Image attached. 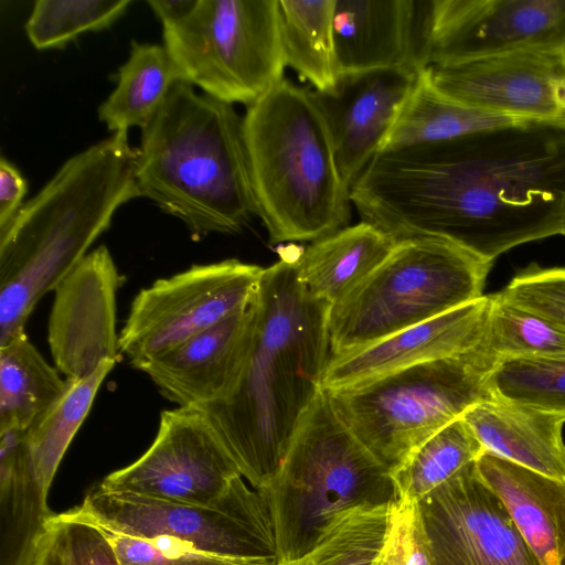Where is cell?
<instances>
[{
	"mask_svg": "<svg viewBox=\"0 0 565 565\" xmlns=\"http://www.w3.org/2000/svg\"><path fill=\"white\" fill-rule=\"evenodd\" d=\"M116 363L104 361L84 379H65L62 395L25 430L32 471L45 499L68 446L88 415L102 383Z\"/></svg>",
	"mask_w": 565,
	"mask_h": 565,
	"instance_id": "obj_27",
	"label": "cell"
},
{
	"mask_svg": "<svg viewBox=\"0 0 565 565\" xmlns=\"http://www.w3.org/2000/svg\"><path fill=\"white\" fill-rule=\"evenodd\" d=\"M491 295L343 354L329 355L322 390L355 385L417 363L465 354L482 341Z\"/></svg>",
	"mask_w": 565,
	"mask_h": 565,
	"instance_id": "obj_19",
	"label": "cell"
},
{
	"mask_svg": "<svg viewBox=\"0 0 565 565\" xmlns=\"http://www.w3.org/2000/svg\"><path fill=\"white\" fill-rule=\"evenodd\" d=\"M177 82L164 46L132 41L129 57L118 70L115 89L98 107V118L113 134L143 128Z\"/></svg>",
	"mask_w": 565,
	"mask_h": 565,
	"instance_id": "obj_25",
	"label": "cell"
},
{
	"mask_svg": "<svg viewBox=\"0 0 565 565\" xmlns=\"http://www.w3.org/2000/svg\"><path fill=\"white\" fill-rule=\"evenodd\" d=\"M253 190L271 244L315 242L347 226L350 189L312 90L282 78L243 117Z\"/></svg>",
	"mask_w": 565,
	"mask_h": 565,
	"instance_id": "obj_5",
	"label": "cell"
},
{
	"mask_svg": "<svg viewBox=\"0 0 565 565\" xmlns=\"http://www.w3.org/2000/svg\"><path fill=\"white\" fill-rule=\"evenodd\" d=\"M249 350L233 393L202 408L258 492L279 472L308 409L322 391L330 355V307L303 287L297 254L264 268L252 298Z\"/></svg>",
	"mask_w": 565,
	"mask_h": 565,
	"instance_id": "obj_2",
	"label": "cell"
},
{
	"mask_svg": "<svg viewBox=\"0 0 565 565\" xmlns=\"http://www.w3.org/2000/svg\"><path fill=\"white\" fill-rule=\"evenodd\" d=\"M1 565H33L34 545L53 513L35 481L25 430L0 431Z\"/></svg>",
	"mask_w": 565,
	"mask_h": 565,
	"instance_id": "obj_24",
	"label": "cell"
},
{
	"mask_svg": "<svg viewBox=\"0 0 565 565\" xmlns=\"http://www.w3.org/2000/svg\"><path fill=\"white\" fill-rule=\"evenodd\" d=\"M376 565H431L415 503H398L390 540Z\"/></svg>",
	"mask_w": 565,
	"mask_h": 565,
	"instance_id": "obj_38",
	"label": "cell"
},
{
	"mask_svg": "<svg viewBox=\"0 0 565 565\" xmlns=\"http://www.w3.org/2000/svg\"><path fill=\"white\" fill-rule=\"evenodd\" d=\"M415 508L431 565H541L475 462Z\"/></svg>",
	"mask_w": 565,
	"mask_h": 565,
	"instance_id": "obj_14",
	"label": "cell"
},
{
	"mask_svg": "<svg viewBox=\"0 0 565 565\" xmlns=\"http://www.w3.org/2000/svg\"><path fill=\"white\" fill-rule=\"evenodd\" d=\"M239 469L202 411H163L151 446L131 465L111 472L103 490L154 500L210 505L218 500Z\"/></svg>",
	"mask_w": 565,
	"mask_h": 565,
	"instance_id": "obj_12",
	"label": "cell"
},
{
	"mask_svg": "<svg viewBox=\"0 0 565 565\" xmlns=\"http://www.w3.org/2000/svg\"><path fill=\"white\" fill-rule=\"evenodd\" d=\"M33 565H120L116 551L95 524L50 515L35 540Z\"/></svg>",
	"mask_w": 565,
	"mask_h": 565,
	"instance_id": "obj_34",
	"label": "cell"
},
{
	"mask_svg": "<svg viewBox=\"0 0 565 565\" xmlns=\"http://www.w3.org/2000/svg\"><path fill=\"white\" fill-rule=\"evenodd\" d=\"M163 42L179 81L230 105L248 107L284 78L278 0H198Z\"/></svg>",
	"mask_w": 565,
	"mask_h": 565,
	"instance_id": "obj_9",
	"label": "cell"
},
{
	"mask_svg": "<svg viewBox=\"0 0 565 565\" xmlns=\"http://www.w3.org/2000/svg\"><path fill=\"white\" fill-rule=\"evenodd\" d=\"M138 149L116 132L67 159L0 228V345L25 333L39 300L68 275L139 196Z\"/></svg>",
	"mask_w": 565,
	"mask_h": 565,
	"instance_id": "obj_3",
	"label": "cell"
},
{
	"mask_svg": "<svg viewBox=\"0 0 565 565\" xmlns=\"http://www.w3.org/2000/svg\"><path fill=\"white\" fill-rule=\"evenodd\" d=\"M497 294L565 329V267L530 265Z\"/></svg>",
	"mask_w": 565,
	"mask_h": 565,
	"instance_id": "obj_36",
	"label": "cell"
},
{
	"mask_svg": "<svg viewBox=\"0 0 565 565\" xmlns=\"http://www.w3.org/2000/svg\"><path fill=\"white\" fill-rule=\"evenodd\" d=\"M264 268L238 259L193 265L141 289L118 335L131 366L153 359L245 308Z\"/></svg>",
	"mask_w": 565,
	"mask_h": 565,
	"instance_id": "obj_11",
	"label": "cell"
},
{
	"mask_svg": "<svg viewBox=\"0 0 565 565\" xmlns=\"http://www.w3.org/2000/svg\"><path fill=\"white\" fill-rule=\"evenodd\" d=\"M63 513L134 537H168L212 555L255 565L280 564L268 505L242 476L210 505L166 502L98 486L82 505Z\"/></svg>",
	"mask_w": 565,
	"mask_h": 565,
	"instance_id": "obj_10",
	"label": "cell"
},
{
	"mask_svg": "<svg viewBox=\"0 0 565 565\" xmlns=\"http://www.w3.org/2000/svg\"><path fill=\"white\" fill-rule=\"evenodd\" d=\"M492 372L477 347L323 391L341 420L393 476L424 441L492 396Z\"/></svg>",
	"mask_w": 565,
	"mask_h": 565,
	"instance_id": "obj_7",
	"label": "cell"
},
{
	"mask_svg": "<svg viewBox=\"0 0 565 565\" xmlns=\"http://www.w3.org/2000/svg\"><path fill=\"white\" fill-rule=\"evenodd\" d=\"M446 97L522 120H557L565 107V54L515 52L423 71Z\"/></svg>",
	"mask_w": 565,
	"mask_h": 565,
	"instance_id": "obj_15",
	"label": "cell"
},
{
	"mask_svg": "<svg viewBox=\"0 0 565 565\" xmlns=\"http://www.w3.org/2000/svg\"><path fill=\"white\" fill-rule=\"evenodd\" d=\"M26 182L6 158L0 159V228L4 227L22 206Z\"/></svg>",
	"mask_w": 565,
	"mask_h": 565,
	"instance_id": "obj_39",
	"label": "cell"
},
{
	"mask_svg": "<svg viewBox=\"0 0 565 565\" xmlns=\"http://www.w3.org/2000/svg\"><path fill=\"white\" fill-rule=\"evenodd\" d=\"M556 121H558L565 126V107H564V110H563L561 117Z\"/></svg>",
	"mask_w": 565,
	"mask_h": 565,
	"instance_id": "obj_41",
	"label": "cell"
},
{
	"mask_svg": "<svg viewBox=\"0 0 565 565\" xmlns=\"http://www.w3.org/2000/svg\"><path fill=\"white\" fill-rule=\"evenodd\" d=\"M124 277L104 245L88 253L56 286L47 341L55 365L68 380L118 361L116 294Z\"/></svg>",
	"mask_w": 565,
	"mask_h": 565,
	"instance_id": "obj_16",
	"label": "cell"
},
{
	"mask_svg": "<svg viewBox=\"0 0 565 565\" xmlns=\"http://www.w3.org/2000/svg\"><path fill=\"white\" fill-rule=\"evenodd\" d=\"M515 52L565 54V0H431L425 70Z\"/></svg>",
	"mask_w": 565,
	"mask_h": 565,
	"instance_id": "obj_13",
	"label": "cell"
},
{
	"mask_svg": "<svg viewBox=\"0 0 565 565\" xmlns=\"http://www.w3.org/2000/svg\"><path fill=\"white\" fill-rule=\"evenodd\" d=\"M65 384L26 333L0 345V431L28 429L62 395Z\"/></svg>",
	"mask_w": 565,
	"mask_h": 565,
	"instance_id": "obj_28",
	"label": "cell"
},
{
	"mask_svg": "<svg viewBox=\"0 0 565 565\" xmlns=\"http://www.w3.org/2000/svg\"><path fill=\"white\" fill-rule=\"evenodd\" d=\"M419 74L406 67L341 74L332 88L312 90L349 189L382 150Z\"/></svg>",
	"mask_w": 565,
	"mask_h": 565,
	"instance_id": "obj_17",
	"label": "cell"
},
{
	"mask_svg": "<svg viewBox=\"0 0 565 565\" xmlns=\"http://www.w3.org/2000/svg\"><path fill=\"white\" fill-rule=\"evenodd\" d=\"M491 298L486 333L478 350L492 371L508 361L565 356V329L498 294Z\"/></svg>",
	"mask_w": 565,
	"mask_h": 565,
	"instance_id": "obj_30",
	"label": "cell"
},
{
	"mask_svg": "<svg viewBox=\"0 0 565 565\" xmlns=\"http://www.w3.org/2000/svg\"><path fill=\"white\" fill-rule=\"evenodd\" d=\"M335 0H278L286 66L313 90L332 88L338 78L333 13Z\"/></svg>",
	"mask_w": 565,
	"mask_h": 565,
	"instance_id": "obj_29",
	"label": "cell"
},
{
	"mask_svg": "<svg viewBox=\"0 0 565 565\" xmlns=\"http://www.w3.org/2000/svg\"><path fill=\"white\" fill-rule=\"evenodd\" d=\"M259 494L271 514L280 563L312 550L349 513L399 503L393 476L341 420L323 390Z\"/></svg>",
	"mask_w": 565,
	"mask_h": 565,
	"instance_id": "obj_6",
	"label": "cell"
},
{
	"mask_svg": "<svg viewBox=\"0 0 565 565\" xmlns=\"http://www.w3.org/2000/svg\"><path fill=\"white\" fill-rule=\"evenodd\" d=\"M484 452L460 418L424 441L394 475L398 500L414 504Z\"/></svg>",
	"mask_w": 565,
	"mask_h": 565,
	"instance_id": "obj_31",
	"label": "cell"
},
{
	"mask_svg": "<svg viewBox=\"0 0 565 565\" xmlns=\"http://www.w3.org/2000/svg\"><path fill=\"white\" fill-rule=\"evenodd\" d=\"M137 149L139 196L182 221L193 239L237 233L257 215L243 118L233 105L179 81L141 128Z\"/></svg>",
	"mask_w": 565,
	"mask_h": 565,
	"instance_id": "obj_4",
	"label": "cell"
},
{
	"mask_svg": "<svg viewBox=\"0 0 565 565\" xmlns=\"http://www.w3.org/2000/svg\"><path fill=\"white\" fill-rule=\"evenodd\" d=\"M493 263L450 242L398 241L328 313L330 355L351 352L483 296Z\"/></svg>",
	"mask_w": 565,
	"mask_h": 565,
	"instance_id": "obj_8",
	"label": "cell"
},
{
	"mask_svg": "<svg viewBox=\"0 0 565 565\" xmlns=\"http://www.w3.org/2000/svg\"><path fill=\"white\" fill-rule=\"evenodd\" d=\"M249 303L173 349L132 367L146 373L179 407L202 408L225 401L242 373L252 339Z\"/></svg>",
	"mask_w": 565,
	"mask_h": 565,
	"instance_id": "obj_18",
	"label": "cell"
},
{
	"mask_svg": "<svg viewBox=\"0 0 565 565\" xmlns=\"http://www.w3.org/2000/svg\"><path fill=\"white\" fill-rule=\"evenodd\" d=\"M130 3L129 0H38L25 32L38 50L62 49L84 32L109 28Z\"/></svg>",
	"mask_w": 565,
	"mask_h": 565,
	"instance_id": "obj_33",
	"label": "cell"
},
{
	"mask_svg": "<svg viewBox=\"0 0 565 565\" xmlns=\"http://www.w3.org/2000/svg\"><path fill=\"white\" fill-rule=\"evenodd\" d=\"M561 235H564V236H565V222H564V225H563V228H562Z\"/></svg>",
	"mask_w": 565,
	"mask_h": 565,
	"instance_id": "obj_42",
	"label": "cell"
},
{
	"mask_svg": "<svg viewBox=\"0 0 565 565\" xmlns=\"http://www.w3.org/2000/svg\"><path fill=\"white\" fill-rule=\"evenodd\" d=\"M431 0H335L333 38L341 74L425 70Z\"/></svg>",
	"mask_w": 565,
	"mask_h": 565,
	"instance_id": "obj_20",
	"label": "cell"
},
{
	"mask_svg": "<svg viewBox=\"0 0 565 565\" xmlns=\"http://www.w3.org/2000/svg\"><path fill=\"white\" fill-rule=\"evenodd\" d=\"M198 0H149L148 4L161 21L170 26L186 18L195 8Z\"/></svg>",
	"mask_w": 565,
	"mask_h": 565,
	"instance_id": "obj_40",
	"label": "cell"
},
{
	"mask_svg": "<svg viewBox=\"0 0 565 565\" xmlns=\"http://www.w3.org/2000/svg\"><path fill=\"white\" fill-rule=\"evenodd\" d=\"M561 565H565V559L561 563Z\"/></svg>",
	"mask_w": 565,
	"mask_h": 565,
	"instance_id": "obj_43",
	"label": "cell"
},
{
	"mask_svg": "<svg viewBox=\"0 0 565 565\" xmlns=\"http://www.w3.org/2000/svg\"><path fill=\"white\" fill-rule=\"evenodd\" d=\"M352 206L396 242L436 238L493 263L565 222V126L524 120L379 152Z\"/></svg>",
	"mask_w": 565,
	"mask_h": 565,
	"instance_id": "obj_1",
	"label": "cell"
},
{
	"mask_svg": "<svg viewBox=\"0 0 565 565\" xmlns=\"http://www.w3.org/2000/svg\"><path fill=\"white\" fill-rule=\"evenodd\" d=\"M475 467L541 565H561L565 559V482L486 451Z\"/></svg>",
	"mask_w": 565,
	"mask_h": 565,
	"instance_id": "obj_21",
	"label": "cell"
},
{
	"mask_svg": "<svg viewBox=\"0 0 565 565\" xmlns=\"http://www.w3.org/2000/svg\"><path fill=\"white\" fill-rule=\"evenodd\" d=\"M488 383L494 397L565 416V356L504 362Z\"/></svg>",
	"mask_w": 565,
	"mask_h": 565,
	"instance_id": "obj_35",
	"label": "cell"
},
{
	"mask_svg": "<svg viewBox=\"0 0 565 565\" xmlns=\"http://www.w3.org/2000/svg\"><path fill=\"white\" fill-rule=\"evenodd\" d=\"M519 121L524 120L482 111L446 97L422 71L381 151L449 140Z\"/></svg>",
	"mask_w": 565,
	"mask_h": 565,
	"instance_id": "obj_26",
	"label": "cell"
},
{
	"mask_svg": "<svg viewBox=\"0 0 565 565\" xmlns=\"http://www.w3.org/2000/svg\"><path fill=\"white\" fill-rule=\"evenodd\" d=\"M96 526L114 546L120 565H255L199 552L168 537L146 540Z\"/></svg>",
	"mask_w": 565,
	"mask_h": 565,
	"instance_id": "obj_37",
	"label": "cell"
},
{
	"mask_svg": "<svg viewBox=\"0 0 565 565\" xmlns=\"http://www.w3.org/2000/svg\"><path fill=\"white\" fill-rule=\"evenodd\" d=\"M396 243L376 226L361 221L297 253L298 278L311 296L331 307L366 279Z\"/></svg>",
	"mask_w": 565,
	"mask_h": 565,
	"instance_id": "obj_23",
	"label": "cell"
},
{
	"mask_svg": "<svg viewBox=\"0 0 565 565\" xmlns=\"http://www.w3.org/2000/svg\"><path fill=\"white\" fill-rule=\"evenodd\" d=\"M461 419L486 452L565 482V416L491 396Z\"/></svg>",
	"mask_w": 565,
	"mask_h": 565,
	"instance_id": "obj_22",
	"label": "cell"
},
{
	"mask_svg": "<svg viewBox=\"0 0 565 565\" xmlns=\"http://www.w3.org/2000/svg\"><path fill=\"white\" fill-rule=\"evenodd\" d=\"M397 505L349 513L312 550L279 565H376L390 540Z\"/></svg>",
	"mask_w": 565,
	"mask_h": 565,
	"instance_id": "obj_32",
	"label": "cell"
}]
</instances>
